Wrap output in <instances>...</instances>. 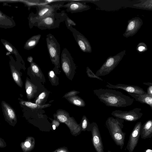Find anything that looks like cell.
<instances>
[{
  "label": "cell",
  "instance_id": "6da1fadb",
  "mask_svg": "<svg viewBox=\"0 0 152 152\" xmlns=\"http://www.w3.org/2000/svg\"><path fill=\"white\" fill-rule=\"evenodd\" d=\"M93 91L100 101L108 107H126L131 105L134 101V99L113 89L100 88Z\"/></svg>",
  "mask_w": 152,
  "mask_h": 152
},
{
  "label": "cell",
  "instance_id": "7a4b0ae2",
  "mask_svg": "<svg viewBox=\"0 0 152 152\" xmlns=\"http://www.w3.org/2000/svg\"><path fill=\"white\" fill-rule=\"evenodd\" d=\"M124 121L123 119L110 117L105 122V125L112 138L121 150L124 147L126 135V133L122 130Z\"/></svg>",
  "mask_w": 152,
  "mask_h": 152
},
{
  "label": "cell",
  "instance_id": "3957f363",
  "mask_svg": "<svg viewBox=\"0 0 152 152\" xmlns=\"http://www.w3.org/2000/svg\"><path fill=\"white\" fill-rule=\"evenodd\" d=\"M65 2V1H53L50 3L35 7L37 10L36 13L31 12L28 17L30 27L32 28L33 24L37 20L57 12L58 10H60Z\"/></svg>",
  "mask_w": 152,
  "mask_h": 152
},
{
  "label": "cell",
  "instance_id": "277c9868",
  "mask_svg": "<svg viewBox=\"0 0 152 152\" xmlns=\"http://www.w3.org/2000/svg\"><path fill=\"white\" fill-rule=\"evenodd\" d=\"M68 16L64 10L57 12L36 21L33 25L41 30L50 29L58 28L61 22L65 21Z\"/></svg>",
  "mask_w": 152,
  "mask_h": 152
},
{
  "label": "cell",
  "instance_id": "5b68a950",
  "mask_svg": "<svg viewBox=\"0 0 152 152\" xmlns=\"http://www.w3.org/2000/svg\"><path fill=\"white\" fill-rule=\"evenodd\" d=\"M124 50L114 56H109L100 68L96 71L95 75L98 76H104L109 74L119 64L126 53Z\"/></svg>",
  "mask_w": 152,
  "mask_h": 152
},
{
  "label": "cell",
  "instance_id": "8992f818",
  "mask_svg": "<svg viewBox=\"0 0 152 152\" xmlns=\"http://www.w3.org/2000/svg\"><path fill=\"white\" fill-rule=\"evenodd\" d=\"M46 41L48 51L52 62L56 65H58L61 53L60 44L54 36L50 33L46 35Z\"/></svg>",
  "mask_w": 152,
  "mask_h": 152
},
{
  "label": "cell",
  "instance_id": "52a82bcc",
  "mask_svg": "<svg viewBox=\"0 0 152 152\" xmlns=\"http://www.w3.org/2000/svg\"><path fill=\"white\" fill-rule=\"evenodd\" d=\"M111 114L114 117L129 121H135L140 119L143 115L141 109L135 108L129 111L116 110Z\"/></svg>",
  "mask_w": 152,
  "mask_h": 152
},
{
  "label": "cell",
  "instance_id": "ba28073f",
  "mask_svg": "<svg viewBox=\"0 0 152 152\" xmlns=\"http://www.w3.org/2000/svg\"><path fill=\"white\" fill-rule=\"evenodd\" d=\"M87 130L91 132L92 144L96 152H104L103 142L97 124L94 122L89 124Z\"/></svg>",
  "mask_w": 152,
  "mask_h": 152
},
{
  "label": "cell",
  "instance_id": "9c48e42d",
  "mask_svg": "<svg viewBox=\"0 0 152 152\" xmlns=\"http://www.w3.org/2000/svg\"><path fill=\"white\" fill-rule=\"evenodd\" d=\"M72 33V35L81 50L84 52L91 53L92 48L88 40L84 36L72 26L67 28Z\"/></svg>",
  "mask_w": 152,
  "mask_h": 152
},
{
  "label": "cell",
  "instance_id": "30bf717a",
  "mask_svg": "<svg viewBox=\"0 0 152 152\" xmlns=\"http://www.w3.org/2000/svg\"><path fill=\"white\" fill-rule=\"evenodd\" d=\"M143 24L142 20L138 17H135L129 20L123 36L126 38L133 36L137 33Z\"/></svg>",
  "mask_w": 152,
  "mask_h": 152
},
{
  "label": "cell",
  "instance_id": "8fae6325",
  "mask_svg": "<svg viewBox=\"0 0 152 152\" xmlns=\"http://www.w3.org/2000/svg\"><path fill=\"white\" fill-rule=\"evenodd\" d=\"M1 107L5 120L10 125L14 127L17 122V117L15 110L4 100L1 102Z\"/></svg>",
  "mask_w": 152,
  "mask_h": 152
},
{
  "label": "cell",
  "instance_id": "7c38bea8",
  "mask_svg": "<svg viewBox=\"0 0 152 152\" xmlns=\"http://www.w3.org/2000/svg\"><path fill=\"white\" fill-rule=\"evenodd\" d=\"M142 125L141 122H137L130 134L126 147L125 149V150L127 149L129 152H133L138 143Z\"/></svg>",
  "mask_w": 152,
  "mask_h": 152
},
{
  "label": "cell",
  "instance_id": "4fadbf2b",
  "mask_svg": "<svg viewBox=\"0 0 152 152\" xmlns=\"http://www.w3.org/2000/svg\"><path fill=\"white\" fill-rule=\"evenodd\" d=\"M66 1L67 3L63 5L61 7L66 8V11L67 12L72 13L82 12L88 10L91 8L90 6L81 1L69 0Z\"/></svg>",
  "mask_w": 152,
  "mask_h": 152
},
{
  "label": "cell",
  "instance_id": "5bb4252c",
  "mask_svg": "<svg viewBox=\"0 0 152 152\" xmlns=\"http://www.w3.org/2000/svg\"><path fill=\"white\" fill-rule=\"evenodd\" d=\"M107 83L106 87L109 88L121 89L125 91L127 93L137 94H144L147 93L143 88L137 86L120 83L113 85L107 82Z\"/></svg>",
  "mask_w": 152,
  "mask_h": 152
},
{
  "label": "cell",
  "instance_id": "9a60e30c",
  "mask_svg": "<svg viewBox=\"0 0 152 152\" xmlns=\"http://www.w3.org/2000/svg\"><path fill=\"white\" fill-rule=\"evenodd\" d=\"M141 138L143 139L152 137V120L149 119L142 125L140 130Z\"/></svg>",
  "mask_w": 152,
  "mask_h": 152
},
{
  "label": "cell",
  "instance_id": "2e32d148",
  "mask_svg": "<svg viewBox=\"0 0 152 152\" xmlns=\"http://www.w3.org/2000/svg\"><path fill=\"white\" fill-rule=\"evenodd\" d=\"M128 93L136 101L149 105L152 108V96L147 93L144 94H137L128 92Z\"/></svg>",
  "mask_w": 152,
  "mask_h": 152
},
{
  "label": "cell",
  "instance_id": "e0dca14e",
  "mask_svg": "<svg viewBox=\"0 0 152 152\" xmlns=\"http://www.w3.org/2000/svg\"><path fill=\"white\" fill-rule=\"evenodd\" d=\"M15 25V23L12 19L0 11V27L7 29L12 28Z\"/></svg>",
  "mask_w": 152,
  "mask_h": 152
},
{
  "label": "cell",
  "instance_id": "ac0fdd59",
  "mask_svg": "<svg viewBox=\"0 0 152 152\" xmlns=\"http://www.w3.org/2000/svg\"><path fill=\"white\" fill-rule=\"evenodd\" d=\"M9 64L12 76L14 81L19 87H22L23 82L20 73L15 69V66L12 63L11 60L9 62Z\"/></svg>",
  "mask_w": 152,
  "mask_h": 152
},
{
  "label": "cell",
  "instance_id": "d6986e66",
  "mask_svg": "<svg viewBox=\"0 0 152 152\" xmlns=\"http://www.w3.org/2000/svg\"><path fill=\"white\" fill-rule=\"evenodd\" d=\"M41 36L40 34L32 36L26 42L24 46V49L29 50L34 48L39 42Z\"/></svg>",
  "mask_w": 152,
  "mask_h": 152
},
{
  "label": "cell",
  "instance_id": "ffe728a7",
  "mask_svg": "<svg viewBox=\"0 0 152 152\" xmlns=\"http://www.w3.org/2000/svg\"><path fill=\"white\" fill-rule=\"evenodd\" d=\"M1 41L7 50L14 54L17 59L22 60L21 56L18 53L17 50L10 42L3 39H1Z\"/></svg>",
  "mask_w": 152,
  "mask_h": 152
},
{
  "label": "cell",
  "instance_id": "44dd1931",
  "mask_svg": "<svg viewBox=\"0 0 152 152\" xmlns=\"http://www.w3.org/2000/svg\"><path fill=\"white\" fill-rule=\"evenodd\" d=\"M34 145L32 137H28L21 143L20 146L23 152H29L32 149Z\"/></svg>",
  "mask_w": 152,
  "mask_h": 152
},
{
  "label": "cell",
  "instance_id": "7402d4cb",
  "mask_svg": "<svg viewBox=\"0 0 152 152\" xmlns=\"http://www.w3.org/2000/svg\"><path fill=\"white\" fill-rule=\"evenodd\" d=\"M140 3L134 4L133 6L136 8L144 10H152V0H146L140 1Z\"/></svg>",
  "mask_w": 152,
  "mask_h": 152
},
{
  "label": "cell",
  "instance_id": "603a6c76",
  "mask_svg": "<svg viewBox=\"0 0 152 152\" xmlns=\"http://www.w3.org/2000/svg\"><path fill=\"white\" fill-rule=\"evenodd\" d=\"M49 1L43 0H36L25 1L24 3L29 7H34L50 3Z\"/></svg>",
  "mask_w": 152,
  "mask_h": 152
},
{
  "label": "cell",
  "instance_id": "cb8c5ba5",
  "mask_svg": "<svg viewBox=\"0 0 152 152\" xmlns=\"http://www.w3.org/2000/svg\"><path fill=\"white\" fill-rule=\"evenodd\" d=\"M136 50L139 53H143L148 50L146 44L144 42H140L138 43L136 47Z\"/></svg>",
  "mask_w": 152,
  "mask_h": 152
},
{
  "label": "cell",
  "instance_id": "d4e9b609",
  "mask_svg": "<svg viewBox=\"0 0 152 152\" xmlns=\"http://www.w3.org/2000/svg\"><path fill=\"white\" fill-rule=\"evenodd\" d=\"M31 83L27 80H26L25 83V88L27 96L29 98L32 94L33 88Z\"/></svg>",
  "mask_w": 152,
  "mask_h": 152
},
{
  "label": "cell",
  "instance_id": "484cf974",
  "mask_svg": "<svg viewBox=\"0 0 152 152\" xmlns=\"http://www.w3.org/2000/svg\"><path fill=\"white\" fill-rule=\"evenodd\" d=\"M19 100V103L22 105L26 106L28 107L31 108H37L38 105L36 104L30 102L25 101L20 99H18Z\"/></svg>",
  "mask_w": 152,
  "mask_h": 152
},
{
  "label": "cell",
  "instance_id": "4316f807",
  "mask_svg": "<svg viewBox=\"0 0 152 152\" xmlns=\"http://www.w3.org/2000/svg\"><path fill=\"white\" fill-rule=\"evenodd\" d=\"M87 72L88 76L91 78H96L99 80L103 81V80L99 77L96 76L88 67H87Z\"/></svg>",
  "mask_w": 152,
  "mask_h": 152
},
{
  "label": "cell",
  "instance_id": "83f0119b",
  "mask_svg": "<svg viewBox=\"0 0 152 152\" xmlns=\"http://www.w3.org/2000/svg\"><path fill=\"white\" fill-rule=\"evenodd\" d=\"M65 22L67 28L71 26H75L76 25V23L73 20L70 18L68 16L66 19Z\"/></svg>",
  "mask_w": 152,
  "mask_h": 152
},
{
  "label": "cell",
  "instance_id": "f1b7e54d",
  "mask_svg": "<svg viewBox=\"0 0 152 152\" xmlns=\"http://www.w3.org/2000/svg\"><path fill=\"white\" fill-rule=\"evenodd\" d=\"M82 122V130L83 131H85L87 130L88 124V120L86 118V117L85 116Z\"/></svg>",
  "mask_w": 152,
  "mask_h": 152
},
{
  "label": "cell",
  "instance_id": "f546056e",
  "mask_svg": "<svg viewBox=\"0 0 152 152\" xmlns=\"http://www.w3.org/2000/svg\"><path fill=\"white\" fill-rule=\"evenodd\" d=\"M31 63V68L33 71L35 73H38L39 69L37 66L33 62Z\"/></svg>",
  "mask_w": 152,
  "mask_h": 152
},
{
  "label": "cell",
  "instance_id": "4dcf8cb0",
  "mask_svg": "<svg viewBox=\"0 0 152 152\" xmlns=\"http://www.w3.org/2000/svg\"><path fill=\"white\" fill-rule=\"evenodd\" d=\"M58 119L61 122H64L67 120L66 116L63 115H59L57 116Z\"/></svg>",
  "mask_w": 152,
  "mask_h": 152
},
{
  "label": "cell",
  "instance_id": "1f68e13d",
  "mask_svg": "<svg viewBox=\"0 0 152 152\" xmlns=\"http://www.w3.org/2000/svg\"><path fill=\"white\" fill-rule=\"evenodd\" d=\"M7 146V144L4 140L0 137V148H4Z\"/></svg>",
  "mask_w": 152,
  "mask_h": 152
},
{
  "label": "cell",
  "instance_id": "d6a6232c",
  "mask_svg": "<svg viewBox=\"0 0 152 152\" xmlns=\"http://www.w3.org/2000/svg\"><path fill=\"white\" fill-rule=\"evenodd\" d=\"M73 102L75 104L80 106L82 104H84V103H83V102L81 101L80 100L78 99H75L73 101Z\"/></svg>",
  "mask_w": 152,
  "mask_h": 152
},
{
  "label": "cell",
  "instance_id": "836d02e7",
  "mask_svg": "<svg viewBox=\"0 0 152 152\" xmlns=\"http://www.w3.org/2000/svg\"><path fill=\"white\" fill-rule=\"evenodd\" d=\"M147 93L148 95L152 96V85L148 86Z\"/></svg>",
  "mask_w": 152,
  "mask_h": 152
},
{
  "label": "cell",
  "instance_id": "e575fe53",
  "mask_svg": "<svg viewBox=\"0 0 152 152\" xmlns=\"http://www.w3.org/2000/svg\"><path fill=\"white\" fill-rule=\"evenodd\" d=\"M53 152H69L68 150L64 148H60L56 149Z\"/></svg>",
  "mask_w": 152,
  "mask_h": 152
},
{
  "label": "cell",
  "instance_id": "d590c367",
  "mask_svg": "<svg viewBox=\"0 0 152 152\" xmlns=\"http://www.w3.org/2000/svg\"><path fill=\"white\" fill-rule=\"evenodd\" d=\"M45 93L44 92H43L41 93L39 96V99H43L45 96Z\"/></svg>",
  "mask_w": 152,
  "mask_h": 152
},
{
  "label": "cell",
  "instance_id": "8d00e7d4",
  "mask_svg": "<svg viewBox=\"0 0 152 152\" xmlns=\"http://www.w3.org/2000/svg\"><path fill=\"white\" fill-rule=\"evenodd\" d=\"M28 60L29 62L31 63L33 62V58L31 56L28 57Z\"/></svg>",
  "mask_w": 152,
  "mask_h": 152
},
{
  "label": "cell",
  "instance_id": "74e56055",
  "mask_svg": "<svg viewBox=\"0 0 152 152\" xmlns=\"http://www.w3.org/2000/svg\"><path fill=\"white\" fill-rule=\"evenodd\" d=\"M143 84L145 85L149 86L151 85H152V83L150 82H144L143 83Z\"/></svg>",
  "mask_w": 152,
  "mask_h": 152
},
{
  "label": "cell",
  "instance_id": "f35d334b",
  "mask_svg": "<svg viewBox=\"0 0 152 152\" xmlns=\"http://www.w3.org/2000/svg\"><path fill=\"white\" fill-rule=\"evenodd\" d=\"M50 76L52 77H54V74L53 71H51L50 72Z\"/></svg>",
  "mask_w": 152,
  "mask_h": 152
},
{
  "label": "cell",
  "instance_id": "ab89813d",
  "mask_svg": "<svg viewBox=\"0 0 152 152\" xmlns=\"http://www.w3.org/2000/svg\"><path fill=\"white\" fill-rule=\"evenodd\" d=\"M40 99H38L36 100V103L38 105V104L40 103Z\"/></svg>",
  "mask_w": 152,
  "mask_h": 152
},
{
  "label": "cell",
  "instance_id": "60d3db41",
  "mask_svg": "<svg viewBox=\"0 0 152 152\" xmlns=\"http://www.w3.org/2000/svg\"><path fill=\"white\" fill-rule=\"evenodd\" d=\"M53 129H54V130L56 128V126L54 125H53Z\"/></svg>",
  "mask_w": 152,
  "mask_h": 152
},
{
  "label": "cell",
  "instance_id": "b9f144b4",
  "mask_svg": "<svg viewBox=\"0 0 152 152\" xmlns=\"http://www.w3.org/2000/svg\"><path fill=\"white\" fill-rule=\"evenodd\" d=\"M107 152H111V151H109V150H108L107 151Z\"/></svg>",
  "mask_w": 152,
  "mask_h": 152
},
{
  "label": "cell",
  "instance_id": "7bdbcfd3",
  "mask_svg": "<svg viewBox=\"0 0 152 152\" xmlns=\"http://www.w3.org/2000/svg\"></svg>",
  "mask_w": 152,
  "mask_h": 152
}]
</instances>
